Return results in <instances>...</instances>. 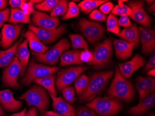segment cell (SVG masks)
<instances>
[{
    "label": "cell",
    "mask_w": 155,
    "mask_h": 116,
    "mask_svg": "<svg viewBox=\"0 0 155 116\" xmlns=\"http://www.w3.org/2000/svg\"><path fill=\"white\" fill-rule=\"evenodd\" d=\"M115 72L114 80L107 91L108 96L126 103L130 102L135 95L133 85L122 75L118 68H116Z\"/></svg>",
    "instance_id": "6da1fadb"
},
{
    "label": "cell",
    "mask_w": 155,
    "mask_h": 116,
    "mask_svg": "<svg viewBox=\"0 0 155 116\" xmlns=\"http://www.w3.org/2000/svg\"><path fill=\"white\" fill-rule=\"evenodd\" d=\"M113 71H107L95 72L89 78L86 88L80 94L79 101L81 102L90 101L104 88L109 79L114 75Z\"/></svg>",
    "instance_id": "7a4b0ae2"
},
{
    "label": "cell",
    "mask_w": 155,
    "mask_h": 116,
    "mask_svg": "<svg viewBox=\"0 0 155 116\" xmlns=\"http://www.w3.org/2000/svg\"><path fill=\"white\" fill-rule=\"evenodd\" d=\"M27 102L28 106L33 105L39 110L42 116L48 108L49 98L47 91L41 85H34L19 97Z\"/></svg>",
    "instance_id": "3957f363"
},
{
    "label": "cell",
    "mask_w": 155,
    "mask_h": 116,
    "mask_svg": "<svg viewBox=\"0 0 155 116\" xmlns=\"http://www.w3.org/2000/svg\"><path fill=\"white\" fill-rule=\"evenodd\" d=\"M92 100L87 104V107L101 116H114L122 108V104L114 98L97 97Z\"/></svg>",
    "instance_id": "277c9868"
},
{
    "label": "cell",
    "mask_w": 155,
    "mask_h": 116,
    "mask_svg": "<svg viewBox=\"0 0 155 116\" xmlns=\"http://www.w3.org/2000/svg\"><path fill=\"white\" fill-rule=\"evenodd\" d=\"M71 46V43L66 38H63L50 50L43 54H38L32 51V55L39 62L43 63L54 67L58 63L62 54Z\"/></svg>",
    "instance_id": "5b68a950"
},
{
    "label": "cell",
    "mask_w": 155,
    "mask_h": 116,
    "mask_svg": "<svg viewBox=\"0 0 155 116\" xmlns=\"http://www.w3.org/2000/svg\"><path fill=\"white\" fill-rule=\"evenodd\" d=\"M57 67H51L37 63L35 58H32L28 63V70L21 80V83L24 85H28L34 82L35 79L53 75L59 70Z\"/></svg>",
    "instance_id": "8992f818"
},
{
    "label": "cell",
    "mask_w": 155,
    "mask_h": 116,
    "mask_svg": "<svg viewBox=\"0 0 155 116\" xmlns=\"http://www.w3.org/2000/svg\"><path fill=\"white\" fill-rule=\"evenodd\" d=\"M92 53L93 59L88 64L97 68L104 67L110 61L112 56V45L111 40L107 39L96 45Z\"/></svg>",
    "instance_id": "52a82bcc"
},
{
    "label": "cell",
    "mask_w": 155,
    "mask_h": 116,
    "mask_svg": "<svg viewBox=\"0 0 155 116\" xmlns=\"http://www.w3.org/2000/svg\"><path fill=\"white\" fill-rule=\"evenodd\" d=\"M87 67L72 66L58 71L55 84L59 92L71 84L82 72L88 69Z\"/></svg>",
    "instance_id": "ba28073f"
},
{
    "label": "cell",
    "mask_w": 155,
    "mask_h": 116,
    "mask_svg": "<svg viewBox=\"0 0 155 116\" xmlns=\"http://www.w3.org/2000/svg\"><path fill=\"white\" fill-rule=\"evenodd\" d=\"M78 27L84 37L91 43H94L103 37L104 28L98 22L82 18L78 23Z\"/></svg>",
    "instance_id": "9c48e42d"
},
{
    "label": "cell",
    "mask_w": 155,
    "mask_h": 116,
    "mask_svg": "<svg viewBox=\"0 0 155 116\" xmlns=\"http://www.w3.org/2000/svg\"><path fill=\"white\" fill-rule=\"evenodd\" d=\"M21 70L22 67L20 61L17 57H15L10 64L3 70L2 76L3 84L14 88H21L17 79Z\"/></svg>",
    "instance_id": "30bf717a"
},
{
    "label": "cell",
    "mask_w": 155,
    "mask_h": 116,
    "mask_svg": "<svg viewBox=\"0 0 155 116\" xmlns=\"http://www.w3.org/2000/svg\"><path fill=\"white\" fill-rule=\"evenodd\" d=\"M28 28L37 36L42 43L49 44L56 41L66 32L67 26L65 24H63L55 29H47L37 28L30 24L28 26Z\"/></svg>",
    "instance_id": "8fae6325"
},
{
    "label": "cell",
    "mask_w": 155,
    "mask_h": 116,
    "mask_svg": "<svg viewBox=\"0 0 155 116\" xmlns=\"http://www.w3.org/2000/svg\"><path fill=\"white\" fill-rule=\"evenodd\" d=\"M127 2L128 6L132 11V14L130 17L143 27L150 28L151 27V20L144 9V2L143 1Z\"/></svg>",
    "instance_id": "7c38bea8"
},
{
    "label": "cell",
    "mask_w": 155,
    "mask_h": 116,
    "mask_svg": "<svg viewBox=\"0 0 155 116\" xmlns=\"http://www.w3.org/2000/svg\"><path fill=\"white\" fill-rule=\"evenodd\" d=\"M31 21L35 27L47 29H55L60 24L58 17H52L44 12L35 10L32 13Z\"/></svg>",
    "instance_id": "4fadbf2b"
},
{
    "label": "cell",
    "mask_w": 155,
    "mask_h": 116,
    "mask_svg": "<svg viewBox=\"0 0 155 116\" xmlns=\"http://www.w3.org/2000/svg\"><path fill=\"white\" fill-rule=\"evenodd\" d=\"M23 27L22 24H5L2 30L1 41L0 45L3 48L7 49L11 47L21 33Z\"/></svg>",
    "instance_id": "5bb4252c"
},
{
    "label": "cell",
    "mask_w": 155,
    "mask_h": 116,
    "mask_svg": "<svg viewBox=\"0 0 155 116\" xmlns=\"http://www.w3.org/2000/svg\"><path fill=\"white\" fill-rule=\"evenodd\" d=\"M145 63L146 61L143 57L137 54L130 61L118 64V69L125 78H129L137 70L144 66Z\"/></svg>",
    "instance_id": "9a60e30c"
},
{
    "label": "cell",
    "mask_w": 155,
    "mask_h": 116,
    "mask_svg": "<svg viewBox=\"0 0 155 116\" xmlns=\"http://www.w3.org/2000/svg\"><path fill=\"white\" fill-rule=\"evenodd\" d=\"M138 30L142 43V51L145 55L151 54L155 51V32L148 28L141 27H139Z\"/></svg>",
    "instance_id": "2e32d148"
},
{
    "label": "cell",
    "mask_w": 155,
    "mask_h": 116,
    "mask_svg": "<svg viewBox=\"0 0 155 116\" xmlns=\"http://www.w3.org/2000/svg\"><path fill=\"white\" fill-rule=\"evenodd\" d=\"M135 86L139 94V102L152 94L155 90V79L152 77L139 76L137 78Z\"/></svg>",
    "instance_id": "e0dca14e"
},
{
    "label": "cell",
    "mask_w": 155,
    "mask_h": 116,
    "mask_svg": "<svg viewBox=\"0 0 155 116\" xmlns=\"http://www.w3.org/2000/svg\"><path fill=\"white\" fill-rule=\"evenodd\" d=\"M0 103L2 107L8 111L19 110L22 107V101L16 100L13 97V93L10 89L0 91Z\"/></svg>",
    "instance_id": "ac0fdd59"
},
{
    "label": "cell",
    "mask_w": 155,
    "mask_h": 116,
    "mask_svg": "<svg viewBox=\"0 0 155 116\" xmlns=\"http://www.w3.org/2000/svg\"><path fill=\"white\" fill-rule=\"evenodd\" d=\"M53 99L54 112L62 116H76L75 111L72 105L63 100L61 97H57L48 93Z\"/></svg>",
    "instance_id": "d6986e66"
},
{
    "label": "cell",
    "mask_w": 155,
    "mask_h": 116,
    "mask_svg": "<svg viewBox=\"0 0 155 116\" xmlns=\"http://www.w3.org/2000/svg\"><path fill=\"white\" fill-rule=\"evenodd\" d=\"M155 104V94L154 92L144 98L137 105L130 108L127 111L133 116H141L148 111Z\"/></svg>",
    "instance_id": "ffe728a7"
},
{
    "label": "cell",
    "mask_w": 155,
    "mask_h": 116,
    "mask_svg": "<svg viewBox=\"0 0 155 116\" xmlns=\"http://www.w3.org/2000/svg\"><path fill=\"white\" fill-rule=\"evenodd\" d=\"M114 44L116 55L120 60H126L132 55V49L134 47V44L122 40H114Z\"/></svg>",
    "instance_id": "44dd1931"
},
{
    "label": "cell",
    "mask_w": 155,
    "mask_h": 116,
    "mask_svg": "<svg viewBox=\"0 0 155 116\" xmlns=\"http://www.w3.org/2000/svg\"><path fill=\"white\" fill-rule=\"evenodd\" d=\"M81 51L80 50L67 51L60 57V66H66L70 65H83L84 63L80 59Z\"/></svg>",
    "instance_id": "7402d4cb"
},
{
    "label": "cell",
    "mask_w": 155,
    "mask_h": 116,
    "mask_svg": "<svg viewBox=\"0 0 155 116\" xmlns=\"http://www.w3.org/2000/svg\"><path fill=\"white\" fill-rule=\"evenodd\" d=\"M24 37L29 43L30 49L35 53L43 54L50 48V47L45 46L38 39L37 36L30 30H28L24 34Z\"/></svg>",
    "instance_id": "603a6c76"
},
{
    "label": "cell",
    "mask_w": 155,
    "mask_h": 116,
    "mask_svg": "<svg viewBox=\"0 0 155 116\" xmlns=\"http://www.w3.org/2000/svg\"><path fill=\"white\" fill-rule=\"evenodd\" d=\"M28 40L25 39L18 46L15 53L16 57L20 61L22 67V70L20 74V77L22 76L25 74L29 61V52L28 49Z\"/></svg>",
    "instance_id": "cb8c5ba5"
},
{
    "label": "cell",
    "mask_w": 155,
    "mask_h": 116,
    "mask_svg": "<svg viewBox=\"0 0 155 116\" xmlns=\"http://www.w3.org/2000/svg\"><path fill=\"white\" fill-rule=\"evenodd\" d=\"M119 37L129 43L134 45V47L138 45L139 40V30L136 24L128 28H125L119 32Z\"/></svg>",
    "instance_id": "d4e9b609"
},
{
    "label": "cell",
    "mask_w": 155,
    "mask_h": 116,
    "mask_svg": "<svg viewBox=\"0 0 155 116\" xmlns=\"http://www.w3.org/2000/svg\"><path fill=\"white\" fill-rule=\"evenodd\" d=\"M19 42L20 41H17L9 48L0 51V68L8 67L10 64L18 48Z\"/></svg>",
    "instance_id": "484cf974"
},
{
    "label": "cell",
    "mask_w": 155,
    "mask_h": 116,
    "mask_svg": "<svg viewBox=\"0 0 155 116\" xmlns=\"http://www.w3.org/2000/svg\"><path fill=\"white\" fill-rule=\"evenodd\" d=\"M55 75L53 74L44 77L36 78L34 82L41 86L44 87L48 91V93H51L53 95L56 96L57 93L55 88Z\"/></svg>",
    "instance_id": "4316f807"
},
{
    "label": "cell",
    "mask_w": 155,
    "mask_h": 116,
    "mask_svg": "<svg viewBox=\"0 0 155 116\" xmlns=\"http://www.w3.org/2000/svg\"><path fill=\"white\" fill-rule=\"evenodd\" d=\"M8 22L14 25L19 23H30V17L19 8H12Z\"/></svg>",
    "instance_id": "83f0119b"
},
{
    "label": "cell",
    "mask_w": 155,
    "mask_h": 116,
    "mask_svg": "<svg viewBox=\"0 0 155 116\" xmlns=\"http://www.w3.org/2000/svg\"><path fill=\"white\" fill-rule=\"evenodd\" d=\"M107 0H84L78 4V7L84 13L88 14L96 8L107 2Z\"/></svg>",
    "instance_id": "f1b7e54d"
},
{
    "label": "cell",
    "mask_w": 155,
    "mask_h": 116,
    "mask_svg": "<svg viewBox=\"0 0 155 116\" xmlns=\"http://www.w3.org/2000/svg\"><path fill=\"white\" fill-rule=\"evenodd\" d=\"M69 36L72 41L73 48H81L84 50H88L87 43L82 36L78 34H70Z\"/></svg>",
    "instance_id": "f546056e"
},
{
    "label": "cell",
    "mask_w": 155,
    "mask_h": 116,
    "mask_svg": "<svg viewBox=\"0 0 155 116\" xmlns=\"http://www.w3.org/2000/svg\"><path fill=\"white\" fill-rule=\"evenodd\" d=\"M127 1L123 0L118 1V5H116L115 7L113 8L111 14L120 16L126 15L130 17L132 14V11L127 5L123 3L124 2Z\"/></svg>",
    "instance_id": "4dcf8cb0"
},
{
    "label": "cell",
    "mask_w": 155,
    "mask_h": 116,
    "mask_svg": "<svg viewBox=\"0 0 155 116\" xmlns=\"http://www.w3.org/2000/svg\"><path fill=\"white\" fill-rule=\"evenodd\" d=\"M69 3L68 1L61 0L56 5L50 14V16L57 17L59 15L64 16L66 15L68 8Z\"/></svg>",
    "instance_id": "1f68e13d"
},
{
    "label": "cell",
    "mask_w": 155,
    "mask_h": 116,
    "mask_svg": "<svg viewBox=\"0 0 155 116\" xmlns=\"http://www.w3.org/2000/svg\"><path fill=\"white\" fill-rule=\"evenodd\" d=\"M89 78L86 75H82L77 77L74 82L75 88L77 95H80L87 86Z\"/></svg>",
    "instance_id": "d6a6232c"
},
{
    "label": "cell",
    "mask_w": 155,
    "mask_h": 116,
    "mask_svg": "<svg viewBox=\"0 0 155 116\" xmlns=\"http://www.w3.org/2000/svg\"><path fill=\"white\" fill-rule=\"evenodd\" d=\"M107 25V31L118 35L120 32V28L118 25V20L117 18L113 14H110L108 16Z\"/></svg>",
    "instance_id": "836d02e7"
},
{
    "label": "cell",
    "mask_w": 155,
    "mask_h": 116,
    "mask_svg": "<svg viewBox=\"0 0 155 116\" xmlns=\"http://www.w3.org/2000/svg\"><path fill=\"white\" fill-rule=\"evenodd\" d=\"M59 2V0H46L39 4H35V7L36 9L40 11L52 12Z\"/></svg>",
    "instance_id": "e575fe53"
},
{
    "label": "cell",
    "mask_w": 155,
    "mask_h": 116,
    "mask_svg": "<svg viewBox=\"0 0 155 116\" xmlns=\"http://www.w3.org/2000/svg\"><path fill=\"white\" fill-rule=\"evenodd\" d=\"M80 8L74 2L69 3L68 8L66 15L63 16V20H66L71 18L77 17L79 15Z\"/></svg>",
    "instance_id": "d590c367"
},
{
    "label": "cell",
    "mask_w": 155,
    "mask_h": 116,
    "mask_svg": "<svg viewBox=\"0 0 155 116\" xmlns=\"http://www.w3.org/2000/svg\"><path fill=\"white\" fill-rule=\"evenodd\" d=\"M63 96L65 100L70 103H73L75 100V90L71 86H67L62 90Z\"/></svg>",
    "instance_id": "8d00e7d4"
},
{
    "label": "cell",
    "mask_w": 155,
    "mask_h": 116,
    "mask_svg": "<svg viewBox=\"0 0 155 116\" xmlns=\"http://www.w3.org/2000/svg\"><path fill=\"white\" fill-rule=\"evenodd\" d=\"M75 114L76 116H98L93 110L82 106L77 108Z\"/></svg>",
    "instance_id": "74e56055"
},
{
    "label": "cell",
    "mask_w": 155,
    "mask_h": 116,
    "mask_svg": "<svg viewBox=\"0 0 155 116\" xmlns=\"http://www.w3.org/2000/svg\"><path fill=\"white\" fill-rule=\"evenodd\" d=\"M89 18L91 20H96L100 22H104L107 20V16L103 14L98 9H95L91 12L89 15Z\"/></svg>",
    "instance_id": "f35d334b"
},
{
    "label": "cell",
    "mask_w": 155,
    "mask_h": 116,
    "mask_svg": "<svg viewBox=\"0 0 155 116\" xmlns=\"http://www.w3.org/2000/svg\"><path fill=\"white\" fill-rule=\"evenodd\" d=\"M93 53L89 51V50L81 51L80 55V59L83 62H87L88 63L93 59Z\"/></svg>",
    "instance_id": "ab89813d"
},
{
    "label": "cell",
    "mask_w": 155,
    "mask_h": 116,
    "mask_svg": "<svg viewBox=\"0 0 155 116\" xmlns=\"http://www.w3.org/2000/svg\"><path fill=\"white\" fill-rule=\"evenodd\" d=\"M10 17V9L7 8L5 10L0 11V28L4 25V23Z\"/></svg>",
    "instance_id": "60d3db41"
},
{
    "label": "cell",
    "mask_w": 155,
    "mask_h": 116,
    "mask_svg": "<svg viewBox=\"0 0 155 116\" xmlns=\"http://www.w3.org/2000/svg\"><path fill=\"white\" fill-rule=\"evenodd\" d=\"M114 8V4L111 2H106L101 5L100 10L103 14H108Z\"/></svg>",
    "instance_id": "b9f144b4"
},
{
    "label": "cell",
    "mask_w": 155,
    "mask_h": 116,
    "mask_svg": "<svg viewBox=\"0 0 155 116\" xmlns=\"http://www.w3.org/2000/svg\"><path fill=\"white\" fill-rule=\"evenodd\" d=\"M118 25L124 28H128L132 26V23L127 16L122 15L118 21Z\"/></svg>",
    "instance_id": "7bdbcfd3"
},
{
    "label": "cell",
    "mask_w": 155,
    "mask_h": 116,
    "mask_svg": "<svg viewBox=\"0 0 155 116\" xmlns=\"http://www.w3.org/2000/svg\"><path fill=\"white\" fill-rule=\"evenodd\" d=\"M34 5V4L31 1H29L28 2H26L24 4L21 11L27 15H29L30 14H32L35 11Z\"/></svg>",
    "instance_id": "ee69618b"
},
{
    "label": "cell",
    "mask_w": 155,
    "mask_h": 116,
    "mask_svg": "<svg viewBox=\"0 0 155 116\" xmlns=\"http://www.w3.org/2000/svg\"><path fill=\"white\" fill-rule=\"evenodd\" d=\"M26 2L27 1L25 0H10L9 4L12 8H19L21 10Z\"/></svg>",
    "instance_id": "f6af8a7d"
},
{
    "label": "cell",
    "mask_w": 155,
    "mask_h": 116,
    "mask_svg": "<svg viewBox=\"0 0 155 116\" xmlns=\"http://www.w3.org/2000/svg\"><path fill=\"white\" fill-rule=\"evenodd\" d=\"M155 68V54L153 53L151 56L148 62L146 64L145 68H144V71H148L150 70Z\"/></svg>",
    "instance_id": "bcb514c9"
},
{
    "label": "cell",
    "mask_w": 155,
    "mask_h": 116,
    "mask_svg": "<svg viewBox=\"0 0 155 116\" xmlns=\"http://www.w3.org/2000/svg\"><path fill=\"white\" fill-rule=\"evenodd\" d=\"M37 108L35 106H33L29 109V110L27 111L24 116H37Z\"/></svg>",
    "instance_id": "7dc6e473"
},
{
    "label": "cell",
    "mask_w": 155,
    "mask_h": 116,
    "mask_svg": "<svg viewBox=\"0 0 155 116\" xmlns=\"http://www.w3.org/2000/svg\"><path fill=\"white\" fill-rule=\"evenodd\" d=\"M42 116H62L54 111H46Z\"/></svg>",
    "instance_id": "c3c4849f"
},
{
    "label": "cell",
    "mask_w": 155,
    "mask_h": 116,
    "mask_svg": "<svg viewBox=\"0 0 155 116\" xmlns=\"http://www.w3.org/2000/svg\"><path fill=\"white\" fill-rule=\"evenodd\" d=\"M27 111L26 108H24L23 110L18 112V113H15V114H12L10 116H24L25 114L27 113Z\"/></svg>",
    "instance_id": "681fc988"
},
{
    "label": "cell",
    "mask_w": 155,
    "mask_h": 116,
    "mask_svg": "<svg viewBox=\"0 0 155 116\" xmlns=\"http://www.w3.org/2000/svg\"><path fill=\"white\" fill-rule=\"evenodd\" d=\"M8 1L0 0V11L3 10L7 6Z\"/></svg>",
    "instance_id": "f907efd6"
},
{
    "label": "cell",
    "mask_w": 155,
    "mask_h": 116,
    "mask_svg": "<svg viewBox=\"0 0 155 116\" xmlns=\"http://www.w3.org/2000/svg\"><path fill=\"white\" fill-rule=\"evenodd\" d=\"M155 3L153 2V4L150 5L148 8H147V12L148 13H151V12H155Z\"/></svg>",
    "instance_id": "816d5d0a"
},
{
    "label": "cell",
    "mask_w": 155,
    "mask_h": 116,
    "mask_svg": "<svg viewBox=\"0 0 155 116\" xmlns=\"http://www.w3.org/2000/svg\"><path fill=\"white\" fill-rule=\"evenodd\" d=\"M147 75L149 76H155V69H152L150 70L147 72Z\"/></svg>",
    "instance_id": "f5cc1de1"
},
{
    "label": "cell",
    "mask_w": 155,
    "mask_h": 116,
    "mask_svg": "<svg viewBox=\"0 0 155 116\" xmlns=\"http://www.w3.org/2000/svg\"><path fill=\"white\" fill-rule=\"evenodd\" d=\"M4 111L2 109V107L1 104H0V116H3L4 114Z\"/></svg>",
    "instance_id": "db71d44e"
},
{
    "label": "cell",
    "mask_w": 155,
    "mask_h": 116,
    "mask_svg": "<svg viewBox=\"0 0 155 116\" xmlns=\"http://www.w3.org/2000/svg\"><path fill=\"white\" fill-rule=\"evenodd\" d=\"M154 2H155V1H152V0H148V1H146L147 5H150V4H152V3H153Z\"/></svg>",
    "instance_id": "11a10c76"
},
{
    "label": "cell",
    "mask_w": 155,
    "mask_h": 116,
    "mask_svg": "<svg viewBox=\"0 0 155 116\" xmlns=\"http://www.w3.org/2000/svg\"><path fill=\"white\" fill-rule=\"evenodd\" d=\"M149 116H155V114L153 113H151L150 115H149Z\"/></svg>",
    "instance_id": "9f6ffc18"
},
{
    "label": "cell",
    "mask_w": 155,
    "mask_h": 116,
    "mask_svg": "<svg viewBox=\"0 0 155 116\" xmlns=\"http://www.w3.org/2000/svg\"><path fill=\"white\" fill-rule=\"evenodd\" d=\"M2 38V33H0V39H1Z\"/></svg>",
    "instance_id": "6f0895ef"
}]
</instances>
